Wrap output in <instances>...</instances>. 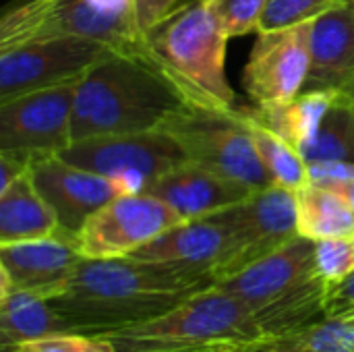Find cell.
<instances>
[{
  "instance_id": "cell-1",
  "label": "cell",
  "mask_w": 354,
  "mask_h": 352,
  "mask_svg": "<svg viewBox=\"0 0 354 352\" xmlns=\"http://www.w3.org/2000/svg\"><path fill=\"white\" fill-rule=\"evenodd\" d=\"M216 284L214 270L203 266L83 259L62 293L48 301L75 334H100L149 322Z\"/></svg>"
},
{
  "instance_id": "cell-2",
  "label": "cell",
  "mask_w": 354,
  "mask_h": 352,
  "mask_svg": "<svg viewBox=\"0 0 354 352\" xmlns=\"http://www.w3.org/2000/svg\"><path fill=\"white\" fill-rule=\"evenodd\" d=\"M187 98L141 52H112L77 83L73 141L160 131Z\"/></svg>"
},
{
  "instance_id": "cell-3",
  "label": "cell",
  "mask_w": 354,
  "mask_h": 352,
  "mask_svg": "<svg viewBox=\"0 0 354 352\" xmlns=\"http://www.w3.org/2000/svg\"><path fill=\"white\" fill-rule=\"evenodd\" d=\"M228 39L209 0H185L141 35V54L189 104L230 112L236 108L226 77Z\"/></svg>"
},
{
  "instance_id": "cell-4",
  "label": "cell",
  "mask_w": 354,
  "mask_h": 352,
  "mask_svg": "<svg viewBox=\"0 0 354 352\" xmlns=\"http://www.w3.org/2000/svg\"><path fill=\"white\" fill-rule=\"evenodd\" d=\"M100 336L116 352H239L261 340L253 309L218 284L149 322Z\"/></svg>"
},
{
  "instance_id": "cell-5",
  "label": "cell",
  "mask_w": 354,
  "mask_h": 352,
  "mask_svg": "<svg viewBox=\"0 0 354 352\" xmlns=\"http://www.w3.org/2000/svg\"><path fill=\"white\" fill-rule=\"evenodd\" d=\"M187 162L199 164L251 191L274 187L257 154L245 110H212L187 104L164 127Z\"/></svg>"
},
{
  "instance_id": "cell-6",
  "label": "cell",
  "mask_w": 354,
  "mask_h": 352,
  "mask_svg": "<svg viewBox=\"0 0 354 352\" xmlns=\"http://www.w3.org/2000/svg\"><path fill=\"white\" fill-rule=\"evenodd\" d=\"M48 37H85L116 52H141L137 27L104 15L89 0H31L0 19V50Z\"/></svg>"
},
{
  "instance_id": "cell-7",
  "label": "cell",
  "mask_w": 354,
  "mask_h": 352,
  "mask_svg": "<svg viewBox=\"0 0 354 352\" xmlns=\"http://www.w3.org/2000/svg\"><path fill=\"white\" fill-rule=\"evenodd\" d=\"M226 224V245L214 266L218 282L228 280L299 237L297 197L284 187L253 191L245 201L218 212Z\"/></svg>"
},
{
  "instance_id": "cell-8",
  "label": "cell",
  "mask_w": 354,
  "mask_h": 352,
  "mask_svg": "<svg viewBox=\"0 0 354 352\" xmlns=\"http://www.w3.org/2000/svg\"><path fill=\"white\" fill-rule=\"evenodd\" d=\"M58 158L116 180L124 195L147 193L156 178L187 162L178 143L162 129L73 141Z\"/></svg>"
},
{
  "instance_id": "cell-9",
  "label": "cell",
  "mask_w": 354,
  "mask_h": 352,
  "mask_svg": "<svg viewBox=\"0 0 354 352\" xmlns=\"http://www.w3.org/2000/svg\"><path fill=\"white\" fill-rule=\"evenodd\" d=\"M110 46L85 37H48L0 50V104L12 98L79 81Z\"/></svg>"
},
{
  "instance_id": "cell-10",
  "label": "cell",
  "mask_w": 354,
  "mask_h": 352,
  "mask_svg": "<svg viewBox=\"0 0 354 352\" xmlns=\"http://www.w3.org/2000/svg\"><path fill=\"white\" fill-rule=\"evenodd\" d=\"M178 222L183 216L156 195H120L85 222L77 247L85 259L129 257Z\"/></svg>"
},
{
  "instance_id": "cell-11",
  "label": "cell",
  "mask_w": 354,
  "mask_h": 352,
  "mask_svg": "<svg viewBox=\"0 0 354 352\" xmlns=\"http://www.w3.org/2000/svg\"><path fill=\"white\" fill-rule=\"evenodd\" d=\"M77 83L31 91L0 104V151L58 156L73 143Z\"/></svg>"
},
{
  "instance_id": "cell-12",
  "label": "cell",
  "mask_w": 354,
  "mask_h": 352,
  "mask_svg": "<svg viewBox=\"0 0 354 352\" xmlns=\"http://www.w3.org/2000/svg\"><path fill=\"white\" fill-rule=\"evenodd\" d=\"M311 23L257 33L243 71V87L257 106H276L303 93L311 66Z\"/></svg>"
},
{
  "instance_id": "cell-13",
  "label": "cell",
  "mask_w": 354,
  "mask_h": 352,
  "mask_svg": "<svg viewBox=\"0 0 354 352\" xmlns=\"http://www.w3.org/2000/svg\"><path fill=\"white\" fill-rule=\"evenodd\" d=\"M29 172L35 189L54 210L62 232L73 239L95 212L124 195L116 180L73 166L58 156L33 158Z\"/></svg>"
},
{
  "instance_id": "cell-14",
  "label": "cell",
  "mask_w": 354,
  "mask_h": 352,
  "mask_svg": "<svg viewBox=\"0 0 354 352\" xmlns=\"http://www.w3.org/2000/svg\"><path fill=\"white\" fill-rule=\"evenodd\" d=\"M83 259L77 239L64 234L0 245V297L25 290L52 299L62 293Z\"/></svg>"
},
{
  "instance_id": "cell-15",
  "label": "cell",
  "mask_w": 354,
  "mask_h": 352,
  "mask_svg": "<svg viewBox=\"0 0 354 352\" xmlns=\"http://www.w3.org/2000/svg\"><path fill=\"white\" fill-rule=\"evenodd\" d=\"M354 87V0H340L311 25V66L303 91L351 93Z\"/></svg>"
},
{
  "instance_id": "cell-16",
  "label": "cell",
  "mask_w": 354,
  "mask_h": 352,
  "mask_svg": "<svg viewBox=\"0 0 354 352\" xmlns=\"http://www.w3.org/2000/svg\"><path fill=\"white\" fill-rule=\"evenodd\" d=\"M313 247L311 239L299 234L236 276L218 282V286L255 311L317 274Z\"/></svg>"
},
{
  "instance_id": "cell-17",
  "label": "cell",
  "mask_w": 354,
  "mask_h": 352,
  "mask_svg": "<svg viewBox=\"0 0 354 352\" xmlns=\"http://www.w3.org/2000/svg\"><path fill=\"white\" fill-rule=\"evenodd\" d=\"M147 193L166 201L183 220H193L232 207L245 201L253 191L199 164L183 162L156 178Z\"/></svg>"
},
{
  "instance_id": "cell-18",
  "label": "cell",
  "mask_w": 354,
  "mask_h": 352,
  "mask_svg": "<svg viewBox=\"0 0 354 352\" xmlns=\"http://www.w3.org/2000/svg\"><path fill=\"white\" fill-rule=\"evenodd\" d=\"M226 245V224L218 214L205 218L183 220L168 228L141 249H137L133 259L141 261H162V263H187L212 268L220 259Z\"/></svg>"
},
{
  "instance_id": "cell-19",
  "label": "cell",
  "mask_w": 354,
  "mask_h": 352,
  "mask_svg": "<svg viewBox=\"0 0 354 352\" xmlns=\"http://www.w3.org/2000/svg\"><path fill=\"white\" fill-rule=\"evenodd\" d=\"M261 340L284 338L328 319V282L313 274L299 286L253 311Z\"/></svg>"
},
{
  "instance_id": "cell-20",
  "label": "cell",
  "mask_w": 354,
  "mask_h": 352,
  "mask_svg": "<svg viewBox=\"0 0 354 352\" xmlns=\"http://www.w3.org/2000/svg\"><path fill=\"white\" fill-rule=\"evenodd\" d=\"M64 234L54 210L39 195L31 172L0 191V245ZM68 237V234H64Z\"/></svg>"
},
{
  "instance_id": "cell-21",
  "label": "cell",
  "mask_w": 354,
  "mask_h": 352,
  "mask_svg": "<svg viewBox=\"0 0 354 352\" xmlns=\"http://www.w3.org/2000/svg\"><path fill=\"white\" fill-rule=\"evenodd\" d=\"M60 334L75 332L48 299L25 290H10L8 295L0 297L2 349Z\"/></svg>"
},
{
  "instance_id": "cell-22",
  "label": "cell",
  "mask_w": 354,
  "mask_h": 352,
  "mask_svg": "<svg viewBox=\"0 0 354 352\" xmlns=\"http://www.w3.org/2000/svg\"><path fill=\"white\" fill-rule=\"evenodd\" d=\"M295 197L301 237L311 241L354 239V210L340 191L309 183L295 191Z\"/></svg>"
},
{
  "instance_id": "cell-23",
  "label": "cell",
  "mask_w": 354,
  "mask_h": 352,
  "mask_svg": "<svg viewBox=\"0 0 354 352\" xmlns=\"http://www.w3.org/2000/svg\"><path fill=\"white\" fill-rule=\"evenodd\" d=\"M336 95L338 93L334 91H303L286 104L257 106L251 110V114L284 141L303 151L313 141Z\"/></svg>"
},
{
  "instance_id": "cell-24",
  "label": "cell",
  "mask_w": 354,
  "mask_h": 352,
  "mask_svg": "<svg viewBox=\"0 0 354 352\" xmlns=\"http://www.w3.org/2000/svg\"><path fill=\"white\" fill-rule=\"evenodd\" d=\"M243 110L249 118V127H251V135H253L257 154H259L261 164L268 170L272 183L276 187H284L290 191H299L301 187L309 185V164L303 158V154L295 145L284 141L280 135H276L272 129L261 124L251 114V110H247V108H243Z\"/></svg>"
},
{
  "instance_id": "cell-25",
  "label": "cell",
  "mask_w": 354,
  "mask_h": 352,
  "mask_svg": "<svg viewBox=\"0 0 354 352\" xmlns=\"http://www.w3.org/2000/svg\"><path fill=\"white\" fill-rule=\"evenodd\" d=\"M301 154L307 164L354 162V100L351 93L336 95L313 141Z\"/></svg>"
},
{
  "instance_id": "cell-26",
  "label": "cell",
  "mask_w": 354,
  "mask_h": 352,
  "mask_svg": "<svg viewBox=\"0 0 354 352\" xmlns=\"http://www.w3.org/2000/svg\"><path fill=\"white\" fill-rule=\"evenodd\" d=\"M239 352H354V313L328 317L292 336L259 340Z\"/></svg>"
},
{
  "instance_id": "cell-27",
  "label": "cell",
  "mask_w": 354,
  "mask_h": 352,
  "mask_svg": "<svg viewBox=\"0 0 354 352\" xmlns=\"http://www.w3.org/2000/svg\"><path fill=\"white\" fill-rule=\"evenodd\" d=\"M338 2L340 0H268L257 25V33L311 23Z\"/></svg>"
},
{
  "instance_id": "cell-28",
  "label": "cell",
  "mask_w": 354,
  "mask_h": 352,
  "mask_svg": "<svg viewBox=\"0 0 354 352\" xmlns=\"http://www.w3.org/2000/svg\"><path fill=\"white\" fill-rule=\"evenodd\" d=\"M315 272L334 284L354 272V239H322L313 241Z\"/></svg>"
},
{
  "instance_id": "cell-29",
  "label": "cell",
  "mask_w": 354,
  "mask_h": 352,
  "mask_svg": "<svg viewBox=\"0 0 354 352\" xmlns=\"http://www.w3.org/2000/svg\"><path fill=\"white\" fill-rule=\"evenodd\" d=\"M209 4L228 37H241L257 31L268 0H209Z\"/></svg>"
},
{
  "instance_id": "cell-30",
  "label": "cell",
  "mask_w": 354,
  "mask_h": 352,
  "mask_svg": "<svg viewBox=\"0 0 354 352\" xmlns=\"http://www.w3.org/2000/svg\"><path fill=\"white\" fill-rule=\"evenodd\" d=\"M2 352H116L114 346L100 334H60L41 340H31L15 346H6Z\"/></svg>"
},
{
  "instance_id": "cell-31",
  "label": "cell",
  "mask_w": 354,
  "mask_h": 352,
  "mask_svg": "<svg viewBox=\"0 0 354 352\" xmlns=\"http://www.w3.org/2000/svg\"><path fill=\"white\" fill-rule=\"evenodd\" d=\"M354 180V162H313L309 164V183L338 189Z\"/></svg>"
},
{
  "instance_id": "cell-32",
  "label": "cell",
  "mask_w": 354,
  "mask_h": 352,
  "mask_svg": "<svg viewBox=\"0 0 354 352\" xmlns=\"http://www.w3.org/2000/svg\"><path fill=\"white\" fill-rule=\"evenodd\" d=\"M185 0H133L135 25H137L139 35H143L147 29H151L162 19H166Z\"/></svg>"
},
{
  "instance_id": "cell-33",
  "label": "cell",
  "mask_w": 354,
  "mask_h": 352,
  "mask_svg": "<svg viewBox=\"0 0 354 352\" xmlns=\"http://www.w3.org/2000/svg\"><path fill=\"white\" fill-rule=\"evenodd\" d=\"M354 313V272L346 278L328 284V317Z\"/></svg>"
},
{
  "instance_id": "cell-34",
  "label": "cell",
  "mask_w": 354,
  "mask_h": 352,
  "mask_svg": "<svg viewBox=\"0 0 354 352\" xmlns=\"http://www.w3.org/2000/svg\"><path fill=\"white\" fill-rule=\"evenodd\" d=\"M33 158L17 151H0V191L10 187L19 176L27 174Z\"/></svg>"
},
{
  "instance_id": "cell-35",
  "label": "cell",
  "mask_w": 354,
  "mask_h": 352,
  "mask_svg": "<svg viewBox=\"0 0 354 352\" xmlns=\"http://www.w3.org/2000/svg\"><path fill=\"white\" fill-rule=\"evenodd\" d=\"M97 10H102L108 17L129 21L135 25V10H133V0H89ZM137 27V25H135Z\"/></svg>"
},
{
  "instance_id": "cell-36",
  "label": "cell",
  "mask_w": 354,
  "mask_h": 352,
  "mask_svg": "<svg viewBox=\"0 0 354 352\" xmlns=\"http://www.w3.org/2000/svg\"><path fill=\"white\" fill-rule=\"evenodd\" d=\"M334 191H340L346 199H348V203H351V207L354 210V180L353 183H346V185H342V187H338V189H334Z\"/></svg>"
},
{
  "instance_id": "cell-37",
  "label": "cell",
  "mask_w": 354,
  "mask_h": 352,
  "mask_svg": "<svg viewBox=\"0 0 354 352\" xmlns=\"http://www.w3.org/2000/svg\"><path fill=\"white\" fill-rule=\"evenodd\" d=\"M351 98H353V100H354V87H353V91H351Z\"/></svg>"
},
{
  "instance_id": "cell-38",
  "label": "cell",
  "mask_w": 354,
  "mask_h": 352,
  "mask_svg": "<svg viewBox=\"0 0 354 352\" xmlns=\"http://www.w3.org/2000/svg\"><path fill=\"white\" fill-rule=\"evenodd\" d=\"M228 352H236V351H228Z\"/></svg>"
}]
</instances>
